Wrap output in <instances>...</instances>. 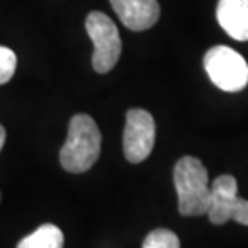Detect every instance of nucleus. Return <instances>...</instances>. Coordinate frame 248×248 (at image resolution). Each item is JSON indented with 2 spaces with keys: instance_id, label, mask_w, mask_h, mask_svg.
<instances>
[{
  "instance_id": "obj_1",
  "label": "nucleus",
  "mask_w": 248,
  "mask_h": 248,
  "mask_svg": "<svg viewBox=\"0 0 248 248\" xmlns=\"http://www.w3.org/2000/svg\"><path fill=\"white\" fill-rule=\"evenodd\" d=\"M102 134L89 115H76L68 126V137L60 150V163L64 171L81 174L89 171L100 156Z\"/></svg>"
},
{
  "instance_id": "obj_2",
  "label": "nucleus",
  "mask_w": 248,
  "mask_h": 248,
  "mask_svg": "<svg viewBox=\"0 0 248 248\" xmlns=\"http://www.w3.org/2000/svg\"><path fill=\"white\" fill-rule=\"evenodd\" d=\"M174 187L182 216H203L211 202L208 171L195 156H182L174 166Z\"/></svg>"
},
{
  "instance_id": "obj_3",
  "label": "nucleus",
  "mask_w": 248,
  "mask_h": 248,
  "mask_svg": "<svg viewBox=\"0 0 248 248\" xmlns=\"http://www.w3.org/2000/svg\"><path fill=\"white\" fill-rule=\"evenodd\" d=\"M203 64L211 82L224 92H240L248 86V63L239 52L226 46L211 47Z\"/></svg>"
},
{
  "instance_id": "obj_4",
  "label": "nucleus",
  "mask_w": 248,
  "mask_h": 248,
  "mask_svg": "<svg viewBox=\"0 0 248 248\" xmlns=\"http://www.w3.org/2000/svg\"><path fill=\"white\" fill-rule=\"evenodd\" d=\"M86 29L93 42V69L100 74L111 71L121 57V37L116 24L105 13L91 12L86 18Z\"/></svg>"
},
{
  "instance_id": "obj_5",
  "label": "nucleus",
  "mask_w": 248,
  "mask_h": 248,
  "mask_svg": "<svg viewBox=\"0 0 248 248\" xmlns=\"http://www.w3.org/2000/svg\"><path fill=\"white\" fill-rule=\"evenodd\" d=\"M208 217L213 224L221 226L227 221H237L248 226V200L237 195V181L234 176H217L211 184V202Z\"/></svg>"
},
{
  "instance_id": "obj_6",
  "label": "nucleus",
  "mask_w": 248,
  "mask_h": 248,
  "mask_svg": "<svg viewBox=\"0 0 248 248\" xmlns=\"http://www.w3.org/2000/svg\"><path fill=\"white\" fill-rule=\"evenodd\" d=\"M155 120L142 108H132L126 115L123 136L124 156L129 163H142L150 156L155 145Z\"/></svg>"
},
{
  "instance_id": "obj_7",
  "label": "nucleus",
  "mask_w": 248,
  "mask_h": 248,
  "mask_svg": "<svg viewBox=\"0 0 248 248\" xmlns=\"http://www.w3.org/2000/svg\"><path fill=\"white\" fill-rule=\"evenodd\" d=\"M123 24L131 31H145L156 24L160 5L156 0H110Z\"/></svg>"
},
{
  "instance_id": "obj_8",
  "label": "nucleus",
  "mask_w": 248,
  "mask_h": 248,
  "mask_svg": "<svg viewBox=\"0 0 248 248\" xmlns=\"http://www.w3.org/2000/svg\"><path fill=\"white\" fill-rule=\"evenodd\" d=\"M216 16L232 39L248 41V0H219Z\"/></svg>"
},
{
  "instance_id": "obj_9",
  "label": "nucleus",
  "mask_w": 248,
  "mask_h": 248,
  "mask_svg": "<svg viewBox=\"0 0 248 248\" xmlns=\"http://www.w3.org/2000/svg\"><path fill=\"white\" fill-rule=\"evenodd\" d=\"M64 237L55 224H42L19 242L16 248H63Z\"/></svg>"
},
{
  "instance_id": "obj_10",
  "label": "nucleus",
  "mask_w": 248,
  "mask_h": 248,
  "mask_svg": "<svg viewBox=\"0 0 248 248\" xmlns=\"http://www.w3.org/2000/svg\"><path fill=\"white\" fill-rule=\"evenodd\" d=\"M142 248H181V242L172 231L155 229L145 237Z\"/></svg>"
},
{
  "instance_id": "obj_11",
  "label": "nucleus",
  "mask_w": 248,
  "mask_h": 248,
  "mask_svg": "<svg viewBox=\"0 0 248 248\" xmlns=\"http://www.w3.org/2000/svg\"><path fill=\"white\" fill-rule=\"evenodd\" d=\"M16 71V55L8 47L0 46V86L7 84Z\"/></svg>"
},
{
  "instance_id": "obj_12",
  "label": "nucleus",
  "mask_w": 248,
  "mask_h": 248,
  "mask_svg": "<svg viewBox=\"0 0 248 248\" xmlns=\"http://www.w3.org/2000/svg\"><path fill=\"white\" fill-rule=\"evenodd\" d=\"M5 137H7V132H5L3 126H2V124H0V150H2L3 143H5Z\"/></svg>"
}]
</instances>
